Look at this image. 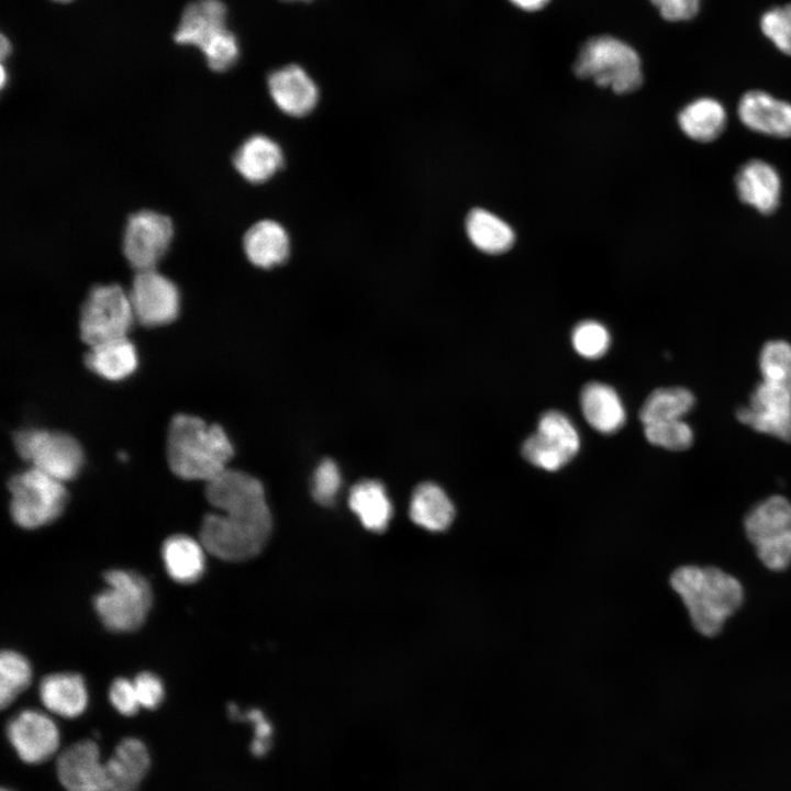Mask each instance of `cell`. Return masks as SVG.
I'll return each mask as SVG.
<instances>
[{"label":"cell","mask_w":791,"mask_h":791,"mask_svg":"<svg viewBox=\"0 0 791 791\" xmlns=\"http://www.w3.org/2000/svg\"><path fill=\"white\" fill-rule=\"evenodd\" d=\"M233 454V445L220 425L189 414L171 419L167 460L177 477L209 482L227 469Z\"/></svg>","instance_id":"cell-2"},{"label":"cell","mask_w":791,"mask_h":791,"mask_svg":"<svg viewBox=\"0 0 791 791\" xmlns=\"http://www.w3.org/2000/svg\"><path fill=\"white\" fill-rule=\"evenodd\" d=\"M694 628L704 636L720 633L725 620L742 604L740 582L716 567L682 566L670 577Z\"/></svg>","instance_id":"cell-3"},{"label":"cell","mask_w":791,"mask_h":791,"mask_svg":"<svg viewBox=\"0 0 791 791\" xmlns=\"http://www.w3.org/2000/svg\"><path fill=\"white\" fill-rule=\"evenodd\" d=\"M140 705L147 710L157 709L164 700L165 690L159 677L144 671L138 673L134 681Z\"/></svg>","instance_id":"cell-39"},{"label":"cell","mask_w":791,"mask_h":791,"mask_svg":"<svg viewBox=\"0 0 791 791\" xmlns=\"http://www.w3.org/2000/svg\"><path fill=\"white\" fill-rule=\"evenodd\" d=\"M109 699L113 708L124 716L136 714L141 706L133 681L125 678H118L112 682Z\"/></svg>","instance_id":"cell-40"},{"label":"cell","mask_w":791,"mask_h":791,"mask_svg":"<svg viewBox=\"0 0 791 791\" xmlns=\"http://www.w3.org/2000/svg\"><path fill=\"white\" fill-rule=\"evenodd\" d=\"M229 714L232 718H246L254 724L255 736L250 744V750L255 756H264L270 747L272 728L270 723L259 710H249L241 713L235 704L229 705Z\"/></svg>","instance_id":"cell-38"},{"label":"cell","mask_w":791,"mask_h":791,"mask_svg":"<svg viewBox=\"0 0 791 791\" xmlns=\"http://www.w3.org/2000/svg\"><path fill=\"white\" fill-rule=\"evenodd\" d=\"M573 71L577 77L591 79L616 93L632 92L643 82L637 52L611 35H598L586 41L575 60Z\"/></svg>","instance_id":"cell-5"},{"label":"cell","mask_w":791,"mask_h":791,"mask_svg":"<svg viewBox=\"0 0 791 791\" xmlns=\"http://www.w3.org/2000/svg\"><path fill=\"white\" fill-rule=\"evenodd\" d=\"M13 443L19 456L31 467L62 482L76 478L82 468V449L69 434L24 428L15 432Z\"/></svg>","instance_id":"cell-9"},{"label":"cell","mask_w":791,"mask_h":791,"mask_svg":"<svg viewBox=\"0 0 791 791\" xmlns=\"http://www.w3.org/2000/svg\"><path fill=\"white\" fill-rule=\"evenodd\" d=\"M411 520L431 532L446 530L455 517V508L445 491L434 482L419 484L411 498Z\"/></svg>","instance_id":"cell-27"},{"label":"cell","mask_w":791,"mask_h":791,"mask_svg":"<svg viewBox=\"0 0 791 791\" xmlns=\"http://www.w3.org/2000/svg\"><path fill=\"white\" fill-rule=\"evenodd\" d=\"M40 698L45 708L66 718L81 715L88 705L83 679L71 672L46 676L40 683Z\"/></svg>","instance_id":"cell-21"},{"label":"cell","mask_w":791,"mask_h":791,"mask_svg":"<svg viewBox=\"0 0 791 791\" xmlns=\"http://www.w3.org/2000/svg\"><path fill=\"white\" fill-rule=\"evenodd\" d=\"M205 497L221 511L203 517L200 542L205 550L229 561L259 554L272 528L261 482L244 471L227 468L207 482Z\"/></svg>","instance_id":"cell-1"},{"label":"cell","mask_w":791,"mask_h":791,"mask_svg":"<svg viewBox=\"0 0 791 791\" xmlns=\"http://www.w3.org/2000/svg\"><path fill=\"white\" fill-rule=\"evenodd\" d=\"M738 116L754 132L779 138L791 137V103L767 92H746L738 103Z\"/></svg>","instance_id":"cell-18"},{"label":"cell","mask_w":791,"mask_h":791,"mask_svg":"<svg viewBox=\"0 0 791 791\" xmlns=\"http://www.w3.org/2000/svg\"><path fill=\"white\" fill-rule=\"evenodd\" d=\"M204 546L188 535L168 537L161 547L166 571L177 582L192 583L200 579L205 567Z\"/></svg>","instance_id":"cell-26"},{"label":"cell","mask_w":791,"mask_h":791,"mask_svg":"<svg viewBox=\"0 0 791 791\" xmlns=\"http://www.w3.org/2000/svg\"><path fill=\"white\" fill-rule=\"evenodd\" d=\"M134 320L129 292L119 285L94 286L80 311L81 339L92 346L126 337Z\"/></svg>","instance_id":"cell-10"},{"label":"cell","mask_w":791,"mask_h":791,"mask_svg":"<svg viewBox=\"0 0 791 791\" xmlns=\"http://www.w3.org/2000/svg\"><path fill=\"white\" fill-rule=\"evenodd\" d=\"M1 791H13L11 789L2 788Z\"/></svg>","instance_id":"cell-46"},{"label":"cell","mask_w":791,"mask_h":791,"mask_svg":"<svg viewBox=\"0 0 791 791\" xmlns=\"http://www.w3.org/2000/svg\"><path fill=\"white\" fill-rule=\"evenodd\" d=\"M171 220L158 212L143 210L132 214L123 236L125 258L137 271L155 269L172 239Z\"/></svg>","instance_id":"cell-12"},{"label":"cell","mask_w":791,"mask_h":791,"mask_svg":"<svg viewBox=\"0 0 791 791\" xmlns=\"http://www.w3.org/2000/svg\"><path fill=\"white\" fill-rule=\"evenodd\" d=\"M679 126L693 141L712 142L726 125L724 107L713 98H699L687 104L679 113Z\"/></svg>","instance_id":"cell-29"},{"label":"cell","mask_w":791,"mask_h":791,"mask_svg":"<svg viewBox=\"0 0 791 791\" xmlns=\"http://www.w3.org/2000/svg\"><path fill=\"white\" fill-rule=\"evenodd\" d=\"M5 734L18 757L29 765L49 760L59 748L60 734L56 723L37 710H23L12 716Z\"/></svg>","instance_id":"cell-14"},{"label":"cell","mask_w":791,"mask_h":791,"mask_svg":"<svg viewBox=\"0 0 791 791\" xmlns=\"http://www.w3.org/2000/svg\"><path fill=\"white\" fill-rule=\"evenodd\" d=\"M55 1L67 2V1H71V0H55Z\"/></svg>","instance_id":"cell-47"},{"label":"cell","mask_w":791,"mask_h":791,"mask_svg":"<svg viewBox=\"0 0 791 791\" xmlns=\"http://www.w3.org/2000/svg\"><path fill=\"white\" fill-rule=\"evenodd\" d=\"M4 81H5V70L3 67H1V86L2 87L4 86Z\"/></svg>","instance_id":"cell-44"},{"label":"cell","mask_w":791,"mask_h":791,"mask_svg":"<svg viewBox=\"0 0 791 791\" xmlns=\"http://www.w3.org/2000/svg\"><path fill=\"white\" fill-rule=\"evenodd\" d=\"M129 297L135 321L142 325H166L178 315L179 291L170 279L156 269L137 271Z\"/></svg>","instance_id":"cell-13"},{"label":"cell","mask_w":791,"mask_h":791,"mask_svg":"<svg viewBox=\"0 0 791 791\" xmlns=\"http://www.w3.org/2000/svg\"><path fill=\"white\" fill-rule=\"evenodd\" d=\"M226 13L221 0L193 1L185 8L174 36L178 44L198 46L215 71L231 68L239 54L236 36L226 29Z\"/></svg>","instance_id":"cell-4"},{"label":"cell","mask_w":791,"mask_h":791,"mask_svg":"<svg viewBox=\"0 0 791 791\" xmlns=\"http://www.w3.org/2000/svg\"><path fill=\"white\" fill-rule=\"evenodd\" d=\"M580 437L572 422L561 412L542 414L537 431L522 445L523 457L532 465L556 471L579 452Z\"/></svg>","instance_id":"cell-11"},{"label":"cell","mask_w":791,"mask_h":791,"mask_svg":"<svg viewBox=\"0 0 791 791\" xmlns=\"http://www.w3.org/2000/svg\"><path fill=\"white\" fill-rule=\"evenodd\" d=\"M10 513L23 528H37L56 520L67 503L64 482L30 467L9 479Z\"/></svg>","instance_id":"cell-7"},{"label":"cell","mask_w":791,"mask_h":791,"mask_svg":"<svg viewBox=\"0 0 791 791\" xmlns=\"http://www.w3.org/2000/svg\"><path fill=\"white\" fill-rule=\"evenodd\" d=\"M466 231L472 244L488 254L503 253L514 242L512 229L501 219L482 209H475L468 214Z\"/></svg>","instance_id":"cell-30"},{"label":"cell","mask_w":791,"mask_h":791,"mask_svg":"<svg viewBox=\"0 0 791 791\" xmlns=\"http://www.w3.org/2000/svg\"><path fill=\"white\" fill-rule=\"evenodd\" d=\"M736 417L759 433L791 443V396L776 383L761 380Z\"/></svg>","instance_id":"cell-15"},{"label":"cell","mask_w":791,"mask_h":791,"mask_svg":"<svg viewBox=\"0 0 791 791\" xmlns=\"http://www.w3.org/2000/svg\"><path fill=\"white\" fill-rule=\"evenodd\" d=\"M580 405L587 422L600 433H615L625 423L623 403L616 391L605 383L591 381L584 385Z\"/></svg>","instance_id":"cell-22"},{"label":"cell","mask_w":791,"mask_h":791,"mask_svg":"<svg viewBox=\"0 0 791 791\" xmlns=\"http://www.w3.org/2000/svg\"><path fill=\"white\" fill-rule=\"evenodd\" d=\"M151 767V755L143 740L125 737L103 764L96 791H136Z\"/></svg>","instance_id":"cell-16"},{"label":"cell","mask_w":791,"mask_h":791,"mask_svg":"<svg viewBox=\"0 0 791 791\" xmlns=\"http://www.w3.org/2000/svg\"><path fill=\"white\" fill-rule=\"evenodd\" d=\"M31 681L27 659L13 650H3L0 657V705L9 706Z\"/></svg>","instance_id":"cell-33"},{"label":"cell","mask_w":791,"mask_h":791,"mask_svg":"<svg viewBox=\"0 0 791 791\" xmlns=\"http://www.w3.org/2000/svg\"><path fill=\"white\" fill-rule=\"evenodd\" d=\"M85 364L99 377L119 381L131 376L138 363L135 346L127 337L115 338L89 346Z\"/></svg>","instance_id":"cell-25"},{"label":"cell","mask_w":791,"mask_h":791,"mask_svg":"<svg viewBox=\"0 0 791 791\" xmlns=\"http://www.w3.org/2000/svg\"><path fill=\"white\" fill-rule=\"evenodd\" d=\"M103 764L98 744L81 739L58 754L56 775L66 791H96Z\"/></svg>","instance_id":"cell-17"},{"label":"cell","mask_w":791,"mask_h":791,"mask_svg":"<svg viewBox=\"0 0 791 791\" xmlns=\"http://www.w3.org/2000/svg\"><path fill=\"white\" fill-rule=\"evenodd\" d=\"M644 433L650 444L676 452L688 449L694 439L692 427L683 419L644 425Z\"/></svg>","instance_id":"cell-34"},{"label":"cell","mask_w":791,"mask_h":791,"mask_svg":"<svg viewBox=\"0 0 791 791\" xmlns=\"http://www.w3.org/2000/svg\"><path fill=\"white\" fill-rule=\"evenodd\" d=\"M283 1L293 2V1H311V0H283Z\"/></svg>","instance_id":"cell-45"},{"label":"cell","mask_w":791,"mask_h":791,"mask_svg":"<svg viewBox=\"0 0 791 791\" xmlns=\"http://www.w3.org/2000/svg\"><path fill=\"white\" fill-rule=\"evenodd\" d=\"M695 403L693 393L683 387H665L654 390L639 410L644 425L683 419Z\"/></svg>","instance_id":"cell-31"},{"label":"cell","mask_w":791,"mask_h":791,"mask_svg":"<svg viewBox=\"0 0 791 791\" xmlns=\"http://www.w3.org/2000/svg\"><path fill=\"white\" fill-rule=\"evenodd\" d=\"M746 535L760 561L780 571L791 562V502L771 495L757 503L746 515Z\"/></svg>","instance_id":"cell-8"},{"label":"cell","mask_w":791,"mask_h":791,"mask_svg":"<svg viewBox=\"0 0 791 791\" xmlns=\"http://www.w3.org/2000/svg\"><path fill=\"white\" fill-rule=\"evenodd\" d=\"M517 8L525 11H537L546 7L549 0H510Z\"/></svg>","instance_id":"cell-42"},{"label":"cell","mask_w":791,"mask_h":791,"mask_svg":"<svg viewBox=\"0 0 791 791\" xmlns=\"http://www.w3.org/2000/svg\"><path fill=\"white\" fill-rule=\"evenodd\" d=\"M10 53V42L7 40L4 35H1V43H0V55L1 59H4Z\"/></svg>","instance_id":"cell-43"},{"label":"cell","mask_w":791,"mask_h":791,"mask_svg":"<svg viewBox=\"0 0 791 791\" xmlns=\"http://www.w3.org/2000/svg\"><path fill=\"white\" fill-rule=\"evenodd\" d=\"M107 588L93 601L103 625L112 632H131L145 621L152 605V590L140 573L113 569L104 573Z\"/></svg>","instance_id":"cell-6"},{"label":"cell","mask_w":791,"mask_h":791,"mask_svg":"<svg viewBox=\"0 0 791 791\" xmlns=\"http://www.w3.org/2000/svg\"><path fill=\"white\" fill-rule=\"evenodd\" d=\"M571 342L575 350L587 359L603 356L610 345V334L601 323L587 320L572 330Z\"/></svg>","instance_id":"cell-35"},{"label":"cell","mask_w":791,"mask_h":791,"mask_svg":"<svg viewBox=\"0 0 791 791\" xmlns=\"http://www.w3.org/2000/svg\"><path fill=\"white\" fill-rule=\"evenodd\" d=\"M342 478L337 465L331 459L321 461L312 478V495L321 505H331L341 488Z\"/></svg>","instance_id":"cell-37"},{"label":"cell","mask_w":791,"mask_h":791,"mask_svg":"<svg viewBox=\"0 0 791 791\" xmlns=\"http://www.w3.org/2000/svg\"><path fill=\"white\" fill-rule=\"evenodd\" d=\"M234 167L249 182L269 179L282 166L283 156L277 143L265 135H253L236 151Z\"/></svg>","instance_id":"cell-23"},{"label":"cell","mask_w":791,"mask_h":791,"mask_svg":"<svg viewBox=\"0 0 791 791\" xmlns=\"http://www.w3.org/2000/svg\"><path fill=\"white\" fill-rule=\"evenodd\" d=\"M670 22L688 21L697 15L701 0H649Z\"/></svg>","instance_id":"cell-41"},{"label":"cell","mask_w":791,"mask_h":791,"mask_svg":"<svg viewBox=\"0 0 791 791\" xmlns=\"http://www.w3.org/2000/svg\"><path fill=\"white\" fill-rule=\"evenodd\" d=\"M348 504L364 527L371 532H382L392 517V504L382 483L376 480H363L349 492Z\"/></svg>","instance_id":"cell-28"},{"label":"cell","mask_w":791,"mask_h":791,"mask_svg":"<svg viewBox=\"0 0 791 791\" xmlns=\"http://www.w3.org/2000/svg\"><path fill=\"white\" fill-rule=\"evenodd\" d=\"M761 378L776 383L791 396V344L772 339L764 344L758 358Z\"/></svg>","instance_id":"cell-32"},{"label":"cell","mask_w":791,"mask_h":791,"mask_svg":"<svg viewBox=\"0 0 791 791\" xmlns=\"http://www.w3.org/2000/svg\"><path fill=\"white\" fill-rule=\"evenodd\" d=\"M243 246L248 260L260 268L283 263L290 248L286 230L272 220H261L250 226L244 236Z\"/></svg>","instance_id":"cell-24"},{"label":"cell","mask_w":791,"mask_h":791,"mask_svg":"<svg viewBox=\"0 0 791 791\" xmlns=\"http://www.w3.org/2000/svg\"><path fill=\"white\" fill-rule=\"evenodd\" d=\"M268 90L277 107L294 116L308 114L319 99L315 82L298 65H287L274 70L268 77Z\"/></svg>","instance_id":"cell-19"},{"label":"cell","mask_w":791,"mask_h":791,"mask_svg":"<svg viewBox=\"0 0 791 791\" xmlns=\"http://www.w3.org/2000/svg\"><path fill=\"white\" fill-rule=\"evenodd\" d=\"M739 199L762 214L775 212L780 202L781 179L770 164L753 159L736 176Z\"/></svg>","instance_id":"cell-20"},{"label":"cell","mask_w":791,"mask_h":791,"mask_svg":"<svg viewBox=\"0 0 791 791\" xmlns=\"http://www.w3.org/2000/svg\"><path fill=\"white\" fill-rule=\"evenodd\" d=\"M760 29L780 52L791 56V3L766 11Z\"/></svg>","instance_id":"cell-36"}]
</instances>
